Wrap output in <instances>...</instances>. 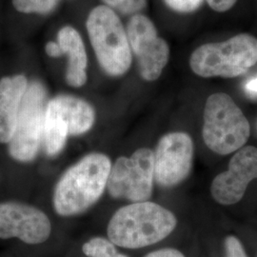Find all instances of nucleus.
<instances>
[{"label": "nucleus", "instance_id": "1", "mask_svg": "<svg viewBox=\"0 0 257 257\" xmlns=\"http://www.w3.org/2000/svg\"><path fill=\"white\" fill-rule=\"evenodd\" d=\"M111 162L103 154L84 156L69 168L56 184L54 207L60 216H73L87 211L104 193L110 176Z\"/></svg>", "mask_w": 257, "mask_h": 257}, {"label": "nucleus", "instance_id": "2", "mask_svg": "<svg viewBox=\"0 0 257 257\" xmlns=\"http://www.w3.org/2000/svg\"><path fill=\"white\" fill-rule=\"evenodd\" d=\"M173 212L156 203L137 202L116 211L108 225V237L122 248H139L166 238L176 227Z\"/></svg>", "mask_w": 257, "mask_h": 257}, {"label": "nucleus", "instance_id": "3", "mask_svg": "<svg viewBox=\"0 0 257 257\" xmlns=\"http://www.w3.org/2000/svg\"><path fill=\"white\" fill-rule=\"evenodd\" d=\"M257 63V38L240 34L230 39L198 47L190 58L193 73L201 77L233 78Z\"/></svg>", "mask_w": 257, "mask_h": 257}, {"label": "nucleus", "instance_id": "4", "mask_svg": "<svg viewBox=\"0 0 257 257\" xmlns=\"http://www.w3.org/2000/svg\"><path fill=\"white\" fill-rule=\"evenodd\" d=\"M250 135L247 117L230 95L218 92L207 99L203 139L211 151L226 156L243 147Z\"/></svg>", "mask_w": 257, "mask_h": 257}, {"label": "nucleus", "instance_id": "5", "mask_svg": "<svg viewBox=\"0 0 257 257\" xmlns=\"http://www.w3.org/2000/svg\"><path fill=\"white\" fill-rule=\"evenodd\" d=\"M87 30L102 69L111 76L128 72L132 49L119 18L107 6H97L87 19Z\"/></svg>", "mask_w": 257, "mask_h": 257}, {"label": "nucleus", "instance_id": "6", "mask_svg": "<svg viewBox=\"0 0 257 257\" xmlns=\"http://www.w3.org/2000/svg\"><path fill=\"white\" fill-rule=\"evenodd\" d=\"M47 93L41 83L28 85L20 105L14 136L9 143L10 156L19 162L33 161L42 146Z\"/></svg>", "mask_w": 257, "mask_h": 257}, {"label": "nucleus", "instance_id": "7", "mask_svg": "<svg viewBox=\"0 0 257 257\" xmlns=\"http://www.w3.org/2000/svg\"><path fill=\"white\" fill-rule=\"evenodd\" d=\"M155 180V154L147 148L119 157L110 169L108 192L113 198L144 202L151 198Z\"/></svg>", "mask_w": 257, "mask_h": 257}, {"label": "nucleus", "instance_id": "8", "mask_svg": "<svg viewBox=\"0 0 257 257\" xmlns=\"http://www.w3.org/2000/svg\"><path fill=\"white\" fill-rule=\"evenodd\" d=\"M127 35L131 49L138 58L142 78L155 81L161 75L169 61L168 43L158 37L152 20L142 15H135L130 19Z\"/></svg>", "mask_w": 257, "mask_h": 257}, {"label": "nucleus", "instance_id": "9", "mask_svg": "<svg viewBox=\"0 0 257 257\" xmlns=\"http://www.w3.org/2000/svg\"><path fill=\"white\" fill-rule=\"evenodd\" d=\"M155 154V180L161 187L181 183L193 165V143L185 133H171L161 138Z\"/></svg>", "mask_w": 257, "mask_h": 257}, {"label": "nucleus", "instance_id": "10", "mask_svg": "<svg viewBox=\"0 0 257 257\" xmlns=\"http://www.w3.org/2000/svg\"><path fill=\"white\" fill-rule=\"evenodd\" d=\"M52 224L45 212L24 203H0V239L19 238L30 245L46 242Z\"/></svg>", "mask_w": 257, "mask_h": 257}, {"label": "nucleus", "instance_id": "11", "mask_svg": "<svg viewBox=\"0 0 257 257\" xmlns=\"http://www.w3.org/2000/svg\"><path fill=\"white\" fill-rule=\"evenodd\" d=\"M256 178V148H241L230 159L228 171L213 179L211 195L222 205L235 204L242 199L248 183Z\"/></svg>", "mask_w": 257, "mask_h": 257}, {"label": "nucleus", "instance_id": "12", "mask_svg": "<svg viewBox=\"0 0 257 257\" xmlns=\"http://www.w3.org/2000/svg\"><path fill=\"white\" fill-rule=\"evenodd\" d=\"M28 85L24 75L4 77L0 81V143L2 144H9L14 136Z\"/></svg>", "mask_w": 257, "mask_h": 257}, {"label": "nucleus", "instance_id": "13", "mask_svg": "<svg viewBox=\"0 0 257 257\" xmlns=\"http://www.w3.org/2000/svg\"><path fill=\"white\" fill-rule=\"evenodd\" d=\"M57 43L62 55L69 56L66 81L74 88L82 87L87 81V54L80 35L73 27L62 28L58 32Z\"/></svg>", "mask_w": 257, "mask_h": 257}, {"label": "nucleus", "instance_id": "14", "mask_svg": "<svg viewBox=\"0 0 257 257\" xmlns=\"http://www.w3.org/2000/svg\"><path fill=\"white\" fill-rule=\"evenodd\" d=\"M54 100L68 125L70 136H80L92 128L95 112L88 102L72 95H59Z\"/></svg>", "mask_w": 257, "mask_h": 257}, {"label": "nucleus", "instance_id": "15", "mask_svg": "<svg viewBox=\"0 0 257 257\" xmlns=\"http://www.w3.org/2000/svg\"><path fill=\"white\" fill-rule=\"evenodd\" d=\"M69 136L68 125L60 114L56 103L54 99L50 100L47 104L42 138V147L47 156L59 155L64 149Z\"/></svg>", "mask_w": 257, "mask_h": 257}, {"label": "nucleus", "instance_id": "16", "mask_svg": "<svg viewBox=\"0 0 257 257\" xmlns=\"http://www.w3.org/2000/svg\"><path fill=\"white\" fill-rule=\"evenodd\" d=\"M82 250L88 257H114L117 253L115 245L110 239L103 237L90 239L83 245Z\"/></svg>", "mask_w": 257, "mask_h": 257}, {"label": "nucleus", "instance_id": "17", "mask_svg": "<svg viewBox=\"0 0 257 257\" xmlns=\"http://www.w3.org/2000/svg\"><path fill=\"white\" fill-rule=\"evenodd\" d=\"M58 0H13L15 8L21 13L44 14L53 9Z\"/></svg>", "mask_w": 257, "mask_h": 257}, {"label": "nucleus", "instance_id": "18", "mask_svg": "<svg viewBox=\"0 0 257 257\" xmlns=\"http://www.w3.org/2000/svg\"><path fill=\"white\" fill-rule=\"evenodd\" d=\"M108 6L126 15H134L144 9L146 0H103Z\"/></svg>", "mask_w": 257, "mask_h": 257}, {"label": "nucleus", "instance_id": "19", "mask_svg": "<svg viewBox=\"0 0 257 257\" xmlns=\"http://www.w3.org/2000/svg\"><path fill=\"white\" fill-rule=\"evenodd\" d=\"M169 8L175 12L188 14L198 9L202 5L203 0H164Z\"/></svg>", "mask_w": 257, "mask_h": 257}, {"label": "nucleus", "instance_id": "20", "mask_svg": "<svg viewBox=\"0 0 257 257\" xmlns=\"http://www.w3.org/2000/svg\"><path fill=\"white\" fill-rule=\"evenodd\" d=\"M227 257H247L238 239L234 236H228L225 241Z\"/></svg>", "mask_w": 257, "mask_h": 257}, {"label": "nucleus", "instance_id": "21", "mask_svg": "<svg viewBox=\"0 0 257 257\" xmlns=\"http://www.w3.org/2000/svg\"><path fill=\"white\" fill-rule=\"evenodd\" d=\"M237 0H207L211 9L218 13H224L231 9Z\"/></svg>", "mask_w": 257, "mask_h": 257}, {"label": "nucleus", "instance_id": "22", "mask_svg": "<svg viewBox=\"0 0 257 257\" xmlns=\"http://www.w3.org/2000/svg\"><path fill=\"white\" fill-rule=\"evenodd\" d=\"M145 257H185L183 254L175 248H163L151 252Z\"/></svg>", "mask_w": 257, "mask_h": 257}, {"label": "nucleus", "instance_id": "23", "mask_svg": "<svg viewBox=\"0 0 257 257\" xmlns=\"http://www.w3.org/2000/svg\"><path fill=\"white\" fill-rule=\"evenodd\" d=\"M46 52L48 55L53 56V57H57V56L62 55L61 49L58 45V43H55V42H49L47 44Z\"/></svg>", "mask_w": 257, "mask_h": 257}, {"label": "nucleus", "instance_id": "24", "mask_svg": "<svg viewBox=\"0 0 257 257\" xmlns=\"http://www.w3.org/2000/svg\"><path fill=\"white\" fill-rule=\"evenodd\" d=\"M246 91L251 94H257V77L246 84Z\"/></svg>", "mask_w": 257, "mask_h": 257}, {"label": "nucleus", "instance_id": "25", "mask_svg": "<svg viewBox=\"0 0 257 257\" xmlns=\"http://www.w3.org/2000/svg\"><path fill=\"white\" fill-rule=\"evenodd\" d=\"M114 257H128V256H126V255H124V254H121V253H118V252H117V253H116V254H115V255H114Z\"/></svg>", "mask_w": 257, "mask_h": 257}]
</instances>
